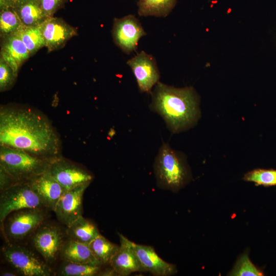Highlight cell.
<instances>
[{"label": "cell", "instance_id": "ffe728a7", "mask_svg": "<svg viewBox=\"0 0 276 276\" xmlns=\"http://www.w3.org/2000/svg\"><path fill=\"white\" fill-rule=\"evenodd\" d=\"M66 231L68 239L87 244L100 235L97 225L82 216L67 227Z\"/></svg>", "mask_w": 276, "mask_h": 276}, {"label": "cell", "instance_id": "d6986e66", "mask_svg": "<svg viewBox=\"0 0 276 276\" xmlns=\"http://www.w3.org/2000/svg\"><path fill=\"white\" fill-rule=\"evenodd\" d=\"M62 260L69 262L102 266L93 254L88 244L67 238L60 254Z\"/></svg>", "mask_w": 276, "mask_h": 276}, {"label": "cell", "instance_id": "9a60e30c", "mask_svg": "<svg viewBox=\"0 0 276 276\" xmlns=\"http://www.w3.org/2000/svg\"><path fill=\"white\" fill-rule=\"evenodd\" d=\"M28 182L44 208L54 211L58 200L66 190L47 171Z\"/></svg>", "mask_w": 276, "mask_h": 276}, {"label": "cell", "instance_id": "44dd1931", "mask_svg": "<svg viewBox=\"0 0 276 276\" xmlns=\"http://www.w3.org/2000/svg\"><path fill=\"white\" fill-rule=\"evenodd\" d=\"M176 0H139L137 12L141 16L166 17L173 9Z\"/></svg>", "mask_w": 276, "mask_h": 276}, {"label": "cell", "instance_id": "6da1fadb", "mask_svg": "<svg viewBox=\"0 0 276 276\" xmlns=\"http://www.w3.org/2000/svg\"><path fill=\"white\" fill-rule=\"evenodd\" d=\"M0 146L44 158L61 156L60 139L51 122L40 111L26 105L1 106Z\"/></svg>", "mask_w": 276, "mask_h": 276}, {"label": "cell", "instance_id": "f1b7e54d", "mask_svg": "<svg viewBox=\"0 0 276 276\" xmlns=\"http://www.w3.org/2000/svg\"><path fill=\"white\" fill-rule=\"evenodd\" d=\"M42 10L49 17H52L62 8L67 0H38Z\"/></svg>", "mask_w": 276, "mask_h": 276}, {"label": "cell", "instance_id": "d4e9b609", "mask_svg": "<svg viewBox=\"0 0 276 276\" xmlns=\"http://www.w3.org/2000/svg\"><path fill=\"white\" fill-rule=\"evenodd\" d=\"M19 34L30 57L41 48L45 47V40L40 26L24 27Z\"/></svg>", "mask_w": 276, "mask_h": 276}, {"label": "cell", "instance_id": "2e32d148", "mask_svg": "<svg viewBox=\"0 0 276 276\" xmlns=\"http://www.w3.org/2000/svg\"><path fill=\"white\" fill-rule=\"evenodd\" d=\"M134 247L145 271L156 276H169L176 273V266L163 260L153 247L134 243Z\"/></svg>", "mask_w": 276, "mask_h": 276}, {"label": "cell", "instance_id": "cb8c5ba5", "mask_svg": "<svg viewBox=\"0 0 276 276\" xmlns=\"http://www.w3.org/2000/svg\"><path fill=\"white\" fill-rule=\"evenodd\" d=\"M101 270V266L62 260L57 271L59 276H94Z\"/></svg>", "mask_w": 276, "mask_h": 276}, {"label": "cell", "instance_id": "e0dca14e", "mask_svg": "<svg viewBox=\"0 0 276 276\" xmlns=\"http://www.w3.org/2000/svg\"><path fill=\"white\" fill-rule=\"evenodd\" d=\"M19 32L1 38V55L15 72L30 57Z\"/></svg>", "mask_w": 276, "mask_h": 276}, {"label": "cell", "instance_id": "f546056e", "mask_svg": "<svg viewBox=\"0 0 276 276\" xmlns=\"http://www.w3.org/2000/svg\"><path fill=\"white\" fill-rule=\"evenodd\" d=\"M19 183L1 165H0V192Z\"/></svg>", "mask_w": 276, "mask_h": 276}, {"label": "cell", "instance_id": "ba28073f", "mask_svg": "<svg viewBox=\"0 0 276 276\" xmlns=\"http://www.w3.org/2000/svg\"><path fill=\"white\" fill-rule=\"evenodd\" d=\"M44 208L41 200L28 182H19L1 191L0 221L2 223L11 213L27 208Z\"/></svg>", "mask_w": 276, "mask_h": 276}, {"label": "cell", "instance_id": "52a82bcc", "mask_svg": "<svg viewBox=\"0 0 276 276\" xmlns=\"http://www.w3.org/2000/svg\"><path fill=\"white\" fill-rule=\"evenodd\" d=\"M30 237L33 247L49 265L60 256L62 247L68 238L66 230L60 226L44 222Z\"/></svg>", "mask_w": 276, "mask_h": 276}, {"label": "cell", "instance_id": "603a6c76", "mask_svg": "<svg viewBox=\"0 0 276 276\" xmlns=\"http://www.w3.org/2000/svg\"><path fill=\"white\" fill-rule=\"evenodd\" d=\"M23 28L13 7H0L1 38L17 33Z\"/></svg>", "mask_w": 276, "mask_h": 276}, {"label": "cell", "instance_id": "7c38bea8", "mask_svg": "<svg viewBox=\"0 0 276 276\" xmlns=\"http://www.w3.org/2000/svg\"><path fill=\"white\" fill-rule=\"evenodd\" d=\"M89 184L66 190L58 200L54 212L59 221L66 227L82 216L83 196Z\"/></svg>", "mask_w": 276, "mask_h": 276}, {"label": "cell", "instance_id": "8992f818", "mask_svg": "<svg viewBox=\"0 0 276 276\" xmlns=\"http://www.w3.org/2000/svg\"><path fill=\"white\" fill-rule=\"evenodd\" d=\"M45 217L42 208H27L11 213L2 222L6 242L18 243L31 237Z\"/></svg>", "mask_w": 276, "mask_h": 276}, {"label": "cell", "instance_id": "83f0119b", "mask_svg": "<svg viewBox=\"0 0 276 276\" xmlns=\"http://www.w3.org/2000/svg\"><path fill=\"white\" fill-rule=\"evenodd\" d=\"M230 275L236 276H260L263 274L252 263L247 255L244 254L239 259Z\"/></svg>", "mask_w": 276, "mask_h": 276}, {"label": "cell", "instance_id": "1f68e13d", "mask_svg": "<svg viewBox=\"0 0 276 276\" xmlns=\"http://www.w3.org/2000/svg\"><path fill=\"white\" fill-rule=\"evenodd\" d=\"M2 276H16L19 275V274L14 269L5 270L1 273Z\"/></svg>", "mask_w": 276, "mask_h": 276}, {"label": "cell", "instance_id": "30bf717a", "mask_svg": "<svg viewBox=\"0 0 276 276\" xmlns=\"http://www.w3.org/2000/svg\"><path fill=\"white\" fill-rule=\"evenodd\" d=\"M140 22L133 15L114 18L112 35L115 44L125 53L136 50L140 39L146 35Z\"/></svg>", "mask_w": 276, "mask_h": 276}, {"label": "cell", "instance_id": "4fadbf2b", "mask_svg": "<svg viewBox=\"0 0 276 276\" xmlns=\"http://www.w3.org/2000/svg\"><path fill=\"white\" fill-rule=\"evenodd\" d=\"M40 27L49 52L63 48L68 40L77 35L75 28L54 16L48 17Z\"/></svg>", "mask_w": 276, "mask_h": 276}, {"label": "cell", "instance_id": "7a4b0ae2", "mask_svg": "<svg viewBox=\"0 0 276 276\" xmlns=\"http://www.w3.org/2000/svg\"><path fill=\"white\" fill-rule=\"evenodd\" d=\"M151 94L150 109L162 117L172 133L190 128L198 119V98L193 87L176 88L159 81Z\"/></svg>", "mask_w": 276, "mask_h": 276}, {"label": "cell", "instance_id": "7402d4cb", "mask_svg": "<svg viewBox=\"0 0 276 276\" xmlns=\"http://www.w3.org/2000/svg\"><path fill=\"white\" fill-rule=\"evenodd\" d=\"M95 258L101 265L109 264L119 245L112 243L101 234L88 244Z\"/></svg>", "mask_w": 276, "mask_h": 276}, {"label": "cell", "instance_id": "5bb4252c", "mask_svg": "<svg viewBox=\"0 0 276 276\" xmlns=\"http://www.w3.org/2000/svg\"><path fill=\"white\" fill-rule=\"evenodd\" d=\"M120 244L109 265L117 276H127L132 272L145 271L136 255L134 243L118 234Z\"/></svg>", "mask_w": 276, "mask_h": 276}, {"label": "cell", "instance_id": "8fae6325", "mask_svg": "<svg viewBox=\"0 0 276 276\" xmlns=\"http://www.w3.org/2000/svg\"><path fill=\"white\" fill-rule=\"evenodd\" d=\"M127 64L135 77L140 91L151 93L160 78L155 58L142 51L128 60Z\"/></svg>", "mask_w": 276, "mask_h": 276}, {"label": "cell", "instance_id": "ac0fdd59", "mask_svg": "<svg viewBox=\"0 0 276 276\" xmlns=\"http://www.w3.org/2000/svg\"><path fill=\"white\" fill-rule=\"evenodd\" d=\"M13 9L24 27L40 26L48 17L38 0H15Z\"/></svg>", "mask_w": 276, "mask_h": 276}, {"label": "cell", "instance_id": "4dcf8cb0", "mask_svg": "<svg viewBox=\"0 0 276 276\" xmlns=\"http://www.w3.org/2000/svg\"><path fill=\"white\" fill-rule=\"evenodd\" d=\"M97 275L103 276H116L117 275L114 270L110 267L104 270H101L98 272Z\"/></svg>", "mask_w": 276, "mask_h": 276}, {"label": "cell", "instance_id": "5b68a950", "mask_svg": "<svg viewBox=\"0 0 276 276\" xmlns=\"http://www.w3.org/2000/svg\"><path fill=\"white\" fill-rule=\"evenodd\" d=\"M2 255L7 264L19 275L50 276V265L29 248L17 243L6 242L1 249Z\"/></svg>", "mask_w": 276, "mask_h": 276}, {"label": "cell", "instance_id": "9c48e42d", "mask_svg": "<svg viewBox=\"0 0 276 276\" xmlns=\"http://www.w3.org/2000/svg\"><path fill=\"white\" fill-rule=\"evenodd\" d=\"M47 171L66 190L90 183L94 178L88 170L61 156L52 160Z\"/></svg>", "mask_w": 276, "mask_h": 276}, {"label": "cell", "instance_id": "3957f363", "mask_svg": "<svg viewBox=\"0 0 276 276\" xmlns=\"http://www.w3.org/2000/svg\"><path fill=\"white\" fill-rule=\"evenodd\" d=\"M52 160L23 150L0 146V165L18 182H29L44 173Z\"/></svg>", "mask_w": 276, "mask_h": 276}, {"label": "cell", "instance_id": "277c9868", "mask_svg": "<svg viewBox=\"0 0 276 276\" xmlns=\"http://www.w3.org/2000/svg\"><path fill=\"white\" fill-rule=\"evenodd\" d=\"M154 170L157 185L162 189L178 190L188 178V171L181 155L167 143H164L158 150Z\"/></svg>", "mask_w": 276, "mask_h": 276}, {"label": "cell", "instance_id": "4316f807", "mask_svg": "<svg viewBox=\"0 0 276 276\" xmlns=\"http://www.w3.org/2000/svg\"><path fill=\"white\" fill-rule=\"evenodd\" d=\"M17 77L11 66L0 56V91L4 92L11 89Z\"/></svg>", "mask_w": 276, "mask_h": 276}, {"label": "cell", "instance_id": "484cf974", "mask_svg": "<svg viewBox=\"0 0 276 276\" xmlns=\"http://www.w3.org/2000/svg\"><path fill=\"white\" fill-rule=\"evenodd\" d=\"M244 179L265 186H276V170L256 169L245 174Z\"/></svg>", "mask_w": 276, "mask_h": 276}]
</instances>
